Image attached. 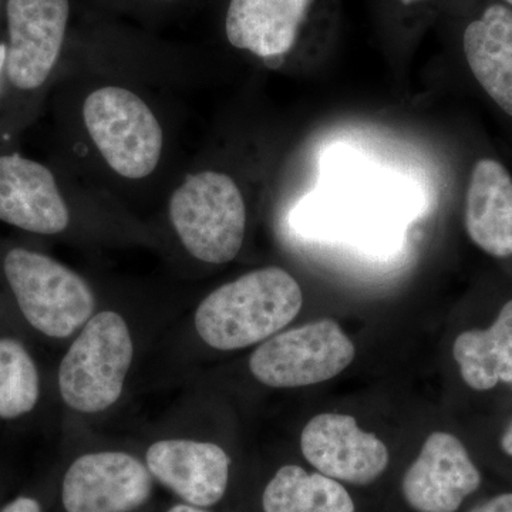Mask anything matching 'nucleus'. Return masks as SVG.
Instances as JSON below:
<instances>
[{
  "label": "nucleus",
  "instance_id": "17",
  "mask_svg": "<svg viewBox=\"0 0 512 512\" xmlns=\"http://www.w3.org/2000/svg\"><path fill=\"white\" fill-rule=\"evenodd\" d=\"M262 507L265 512H355L352 497L339 481L299 466L279 468L266 485Z\"/></svg>",
  "mask_w": 512,
  "mask_h": 512
},
{
  "label": "nucleus",
  "instance_id": "23",
  "mask_svg": "<svg viewBox=\"0 0 512 512\" xmlns=\"http://www.w3.org/2000/svg\"><path fill=\"white\" fill-rule=\"evenodd\" d=\"M168 512H205L200 510V508L195 507V505H187V504H180L175 505V507L171 508Z\"/></svg>",
  "mask_w": 512,
  "mask_h": 512
},
{
  "label": "nucleus",
  "instance_id": "11",
  "mask_svg": "<svg viewBox=\"0 0 512 512\" xmlns=\"http://www.w3.org/2000/svg\"><path fill=\"white\" fill-rule=\"evenodd\" d=\"M325 0H229L225 35L229 45L282 62L311 28Z\"/></svg>",
  "mask_w": 512,
  "mask_h": 512
},
{
  "label": "nucleus",
  "instance_id": "25",
  "mask_svg": "<svg viewBox=\"0 0 512 512\" xmlns=\"http://www.w3.org/2000/svg\"><path fill=\"white\" fill-rule=\"evenodd\" d=\"M503 2H504V5H507L508 8L512 9V0H503Z\"/></svg>",
  "mask_w": 512,
  "mask_h": 512
},
{
  "label": "nucleus",
  "instance_id": "16",
  "mask_svg": "<svg viewBox=\"0 0 512 512\" xmlns=\"http://www.w3.org/2000/svg\"><path fill=\"white\" fill-rule=\"evenodd\" d=\"M461 380L477 393L512 387V298L485 328L464 330L453 343Z\"/></svg>",
  "mask_w": 512,
  "mask_h": 512
},
{
  "label": "nucleus",
  "instance_id": "18",
  "mask_svg": "<svg viewBox=\"0 0 512 512\" xmlns=\"http://www.w3.org/2000/svg\"><path fill=\"white\" fill-rule=\"evenodd\" d=\"M39 373L22 343L0 339V419H18L39 400Z\"/></svg>",
  "mask_w": 512,
  "mask_h": 512
},
{
  "label": "nucleus",
  "instance_id": "6",
  "mask_svg": "<svg viewBox=\"0 0 512 512\" xmlns=\"http://www.w3.org/2000/svg\"><path fill=\"white\" fill-rule=\"evenodd\" d=\"M355 345L332 319L286 330L262 343L249 360L259 382L275 389L312 386L333 379L355 359Z\"/></svg>",
  "mask_w": 512,
  "mask_h": 512
},
{
  "label": "nucleus",
  "instance_id": "15",
  "mask_svg": "<svg viewBox=\"0 0 512 512\" xmlns=\"http://www.w3.org/2000/svg\"><path fill=\"white\" fill-rule=\"evenodd\" d=\"M464 56L480 86L512 117V9L491 3L463 33Z\"/></svg>",
  "mask_w": 512,
  "mask_h": 512
},
{
  "label": "nucleus",
  "instance_id": "12",
  "mask_svg": "<svg viewBox=\"0 0 512 512\" xmlns=\"http://www.w3.org/2000/svg\"><path fill=\"white\" fill-rule=\"evenodd\" d=\"M0 221L40 235L69 227V208L49 168L16 153L0 157Z\"/></svg>",
  "mask_w": 512,
  "mask_h": 512
},
{
  "label": "nucleus",
  "instance_id": "3",
  "mask_svg": "<svg viewBox=\"0 0 512 512\" xmlns=\"http://www.w3.org/2000/svg\"><path fill=\"white\" fill-rule=\"evenodd\" d=\"M134 348L119 313H97L63 357L59 387L64 402L83 413L109 409L119 400Z\"/></svg>",
  "mask_w": 512,
  "mask_h": 512
},
{
  "label": "nucleus",
  "instance_id": "4",
  "mask_svg": "<svg viewBox=\"0 0 512 512\" xmlns=\"http://www.w3.org/2000/svg\"><path fill=\"white\" fill-rule=\"evenodd\" d=\"M3 269L23 316L43 335L67 338L92 319V289L56 259L16 248L6 255Z\"/></svg>",
  "mask_w": 512,
  "mask_h": 512
},
{
  "label": "nucleus",
  "instance_id": "14",
  "mask_svg": "<svg viewBox=\"0 0 512 512\" xmlns=\"http://www.w3.org/2000/svg\"><path fill=\"white\" fill-rule=\"evenodd\" d=\"M468 238L493 258L512 256V177L491 158L474 164L466 194Z\"/></svg>",
  "mask_w": 512,
  "mask_h": 512
},
{
  "label": "nucleus",
  "instance_id": "2",
  "mask_svg": "<svg viewBox=\"0 0 512 512\" xmlns=\"http://www.w3.org/2000/svg\"><path fill=\"white\" fill-rule=\"evenodd\" d=\"M170 218L184 247L202 262L227 264L244 244L247 207L227 174L188 175L171 197Z\"/></svg>",
  "mask_w": 512,
  "mask_h": 512
},
{
  "label": "nucleus",
  "instance_id": "8",
  "mask_svg": "<svg viewBox=\"0 0 512 512\" xmlns=\"http://www.w3.org/2000/svg\"><path fill=\"white\" fill-rule=\"evenodd\" d=\"M6 73L20 90L39 89L62 53L69 0H8Z\"/></svg>",
  "mask_w": 512,
  "mask_h": 512
},
{
  "label": "nucleus",
  "instance_id": "19",
  "mask_svg": "<svg viewBox=\"0 0 512 512\" xmlns=\"http://www.w3.org/2000/svg\"><path fill=\"white\" fill-rule=\"evenodd\" d=\"M468 512H512V490L491 495Z\"/></svg>",
  "mask_w": 512,
  "mask_h": 512
},
{
  "label": "nucleus",
  "instance_id": "13",
  "mask_svg": "<svg viewBox=\"0 0 512 512\" xmlns=\"http://www.w3.org/2000/svg\"><path fill=\"white\" fill-rule=\"evenodd\" d=\"M231 460L217 444L194 440L157 441L147 451L151 476L185 503L211 507L228 487Z\"/></svg>",
  "mask_w": 512,
  "mask_h": 512
},
{
  "label": "nucleus",
  "instance_id": "7",
  "mask_svg": "<svg viewBox=\"0 0 512 512\" xmlns=\"http://www.w3.org/2000/svg\"><path fill=\"white\" fill-rule=\"evenodd\" d=\"M483 483L466 444L454 434L436 431L404 474L402 490L417 512H457Z\"/></svg>",
  "mask_w": 512,
  "mask_h": 512
},
{
  "label": "nucleus",
  "instance_id": "24",
  "mask_svg": "<svg viewBox=\"0 0 512 512\" xmlns=\"http://www.w3.org/2000/svg\"><path fill=\"white\" fill-rule=\"evenodd\" d=\"M6 52H8V47L0 43V77H2L3 70L6 69Z\"/></svg>",
  "mask_w": 512,
  "mask_h": 512
},
{
  "label": "nucleus",
  "instance_id": "9",
  "mask_svg": "<svg viewBox=\"0 0 512 512\" xmlns=\"http://www.w3.org/2000/svg\"><path fill=\"white\" fill-rule=\"evenodd\" d=\"M153 491L150 470L136 457L119 451L77 458L63 480L67 512H131Z\"/></svg>",
  "mask_w": 512,
  "mask_h": 512
},
{
  "label": "nucleus",
  "instance_id": "20",
  "mask_svg": "<svg viewBox=\"0 0 512 512\" xmlns=\"http://www.w3.org/2000/svg\"><path fill=\"white\" fill-rule=\"evenodd\" d=\"M2 512H42V508L33 498L19 497L6 505Z\"/></svg>",
  "mask_w": 512,
  "mask_h": 512
},
{
  "label": "nucleus",
  "instance_id": "1",
  "mask_svg": "<svg viewBox=\"0 0 512 512\" xmlns=\"http://www.w3.org/2000/svg\"><path fill=\"white\" fill-rule=\"evenodd\" d=\"M301 286L278 266L256 269L208 295L195 313L198 335L211 348H247L271 338L301 312Z\"/></svg>",
  "mask_w": 512,
  "mask_h": 512
},
{
  "label": "nucleus",
  "instance_id": "10",
  "mask_svg": "<svg viewBox=\"0 0 512 512\" xmlns=\"http://www.w3.org/2000/svg\"><path fill=\"white\" fill-rule=\"evenodd\" d=\"M303 457L323 476L355 485L372 484L389 466V450L346 414L323 413L302 431Z\"/></svg>",
  "mask_w": 512,
  "mask_h": 512
},
{
  "label": "nucleus",
  "instance_id": "22",
  "mask_svg": "<svg viewBox=\"0 0 512 512\" xmlns=\"http://www.w3.org/2000/svg\"><path fill=\"white\" fill-rule=\"evenodd\" d=\"M392 2L402 9H414L430 5V3H434L436 0H392Z\"/></svg>",
  "mask_w": 512,
  "mask_h": 512
},
{
  "label": "nucleus",
  "instance_id": "5",
  "mask_svg": "<svg viewBox=\"0 0 512 512\" xmlns=\"http://www.w3.org/2000/svg\"><path fill=\"white\" fill-rule=\"evenodd\" d=\"M84 126L114 173L130 180L153 174L163 153V128L146 101L123 87L87 96Z\"/></svg>",
  "mask_w": 512,
  "mask_h": 512
},
{
  "label": "nucleus",
  "instance_id": "21",
  "mask_svg": "<svg viewBox=\"0 0 512 512\" xmlns=\"http://www.w3.org/2000/svg\"><path fill=\"white\" fill-rule=\"evenodd\" d=\"M498 448H500L501 454L504 457L512 461V420L501 431L500 439H498Z\"/></svg>",
  "mask_w": 512,
  "mask_h": 512
}]
</instances>
